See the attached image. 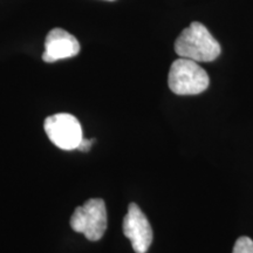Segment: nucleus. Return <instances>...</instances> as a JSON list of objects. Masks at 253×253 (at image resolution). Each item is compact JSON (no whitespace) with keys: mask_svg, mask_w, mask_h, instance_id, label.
<instances>
[{"mask_svg":"<svg viewBox=\"0 0 253 253\" xmlns=\"http://www.w3.org/2000/svg\"><path fill=\"white\" fill-rule=\"evenodd\" d=\"M175 50L181 58L196 62H210L219 56L221 48L203 24L194 21L177 38Z\"/></svg>","mask_w":253,"mask_h":253,"instance_id":"1","label":"nucleus"},{"mask_svg":"<svg viewBox=\"0 0 253 253\" xmlns=\"http://www.w3.org/2000/svg\"><path fill=\"white\" fill-rule=\"evenodd\" d=\"M209 75L194 60L181 58L172 62L168 84L177 95H197L209 87Z\"/></svg>","mask_w":253,"mask_h":253,"instance_id":"2","label":"nucleus"},{"mask_svg":"<svg viewBox=\"0 0 253 253\" xmlns=\"http://www.w3.org/2000/svg\"><path fill=\"white\" fill-rule=\"evenodd\" d=\"M108 225V216L103 199L91 198L77 208L71 217V226L75 232L84 233L90 242L102 238Z\"/></svg>","mask_w":253,"mask_h":253,"instance_id":"3","label":"nucleus"},{"mask_svg":"<svg viewBox=\"0 0 253 253\" xmlns=\"http://www.w3.org/2000/svg\"><path fill=\"white\" fill-rule=\"evenodd\" d=\"M43 128L50 142L62 150L78 149L84 138L79 120L67 113L48 116L43 122Z\"/></svg>","mask_w":253,"mask_h":253,"instance_id":"4","label":"nucleus"},{"mask_svg":"<svg viewBox=\"0 0 253 253\" xmlns=\"http://www.w3.org/2000/svg\"><path fill=\"white\" fill-rule=\"evenodd\" d=\"M123 233L130 240L136 253H147L153 243V230L145 214L137 204L130 203L123 219Z\"/></svg>","mask_w":253,"mask_h":253,"instance_id":"5","label":"nucleus"},{"mask_svg":"<svg viewBox=\"0 0 253 253\" xmlns=\"http://www.w3.org/2000/svg\"><path fill=\"white\" fill-rule=\"evenodd\" d=\"M80 49V43L74 36L62 28H53L46 37L42 60L45 62H55L69 59L78 55Z\"/></svg>","mask_w":253,"mask_h":253,"instance_id":"6","label":"nucleus"},{"mask_svg":"<svg viewBox=\"0 0 253 253\" xmlns=\"http://www.w3.org/2000/svg\"><path fill=\"white\" fill-rule=\"evenodd\" d=\"M232 253H253V240L249 237H239Z\"/></svg>","mask_w":253,"mask_h":253,"instance_id":"7","label":"nucleus"},{"mask_svg":"<svg viewBox=\"0 0 253 253\" xmlns=\"http://www.w3.org/2000/svg\"><path fill=\"white\" fill-rule=\"evenodd\" d=\"M94 142H95V140H86V138H82L81 143L79 144V147H78V150L84 151V153H87V151L90 150L91 145H93Z\"/></svg>","mask_w":253,"mask_h":253,"instance_id":"8","label":"nucleus"},{"mask_svg":"<svg viewBox=\"0 0 253 253\" xmlns=\"http://www.w3.org/2000/svg\"><path fill=\"white\" fill-rule=\"evenodd\" d=\"M108 1H114V0H108Z\"/></svg>","mask_w":253,"mask_h":253,"instance_id":"9","label":"nucleus"}]
</instances>
